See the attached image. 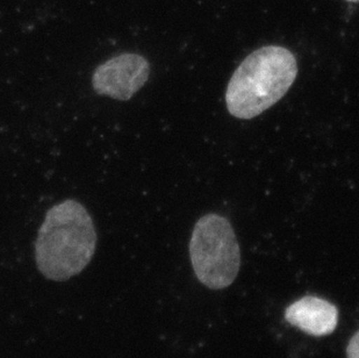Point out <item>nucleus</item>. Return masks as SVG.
<instances>
[{"mask_svg":"<svg viewBox=\"0 0 359 358\" xmlns=\"http://www.w3.org/2000/svg\"><path fill=\"white\" fill-rule=\"evenodd\" d=\"M285 319L306 334L325 336L337 327L339 310L325 299L307 296L286 308Z\"/></svg>","mask_w":359,"mask_h":358,"instance_id":"5","label":"nucleus"},{"mask_svg":"<svg viewBox=\"0 0 359 358\" xmlns=\"http://www.w3.org/2000/svg\"><path fill=\"white\" fill-rule=\"evenodd\" d=\"M346 1H351V3H359V0H346Z\"/></svg>","mask_w":359,"mask_h":358,"instance_id":"7","label":"nucleus"},{"mask_svg":"<svg viewBox=\"0 0 359 358\" xmlns=\"http://www.w3.org/2000/svg\"><path fill=\"white\" fill-rule=\"evenodd\" d=\"M149 74L146 58L126 53L99 65L92 77V86L98 95L126 102L143 88Z\"/></svg>","mask_w":359,"mask_h":358,"instance_id":"4","label":"nucleus"},{"mask_svg":"<svg viewBox=\"0 0 359 358\" xmlns=\"http://www.w3.org/2000/svg\"><path fill=\"white\" fill-rule=\"evenodd\" d=\"M348 358H359V331L353 335L346 348Z\"/></svg>","mask_w":359,"mask_h":358,"instance_id":"6","label":"nucleus"},{"mask_svg":"<svg viewBox=\"0 0 359 358\" xmlns=\"http://www.w3.org/2000/svg\"><path fill=\"white\" fill-rule=\"evenodd\" d=\"M190 256L205 286L221 290L233 284L240 271L241 253L229 220L214 213L200 218L191 237Z\"/></svg>","mask_w":359,"mask_h":358,"instance_id":"3","label":"nucleus"},{"mask_svg":"<svg viewBox=\"0 0 359 358\" xmlns=\"http://www.w3.org/2000/svg\"><path fill=\"white\" fill-rule=\"evenodd\" d=\"M298 74L297 60L280 46H266L251 53L231 76L226 105L233 117L255 118L275 105L290 90Z\"/></svg>","mask_w":359,"mask_h":358,"instance_id":"2","label":"nucleus"},{"mask_svg":"<svg viewBox=\"0 0 359 358\" xmlns=\"http://www.w3.org/2000/svg\"><path fill=\"white\" fill-rule=\"evenodd\" d=\"M95 247L91 216L77 200L67 199L46 214L35 242V260L44 277L68 281L88 267Z\"/></svg>","mask_w":359,"mask_h":358,"instance_id":"1","label":"nucleus"}]
</instances>
